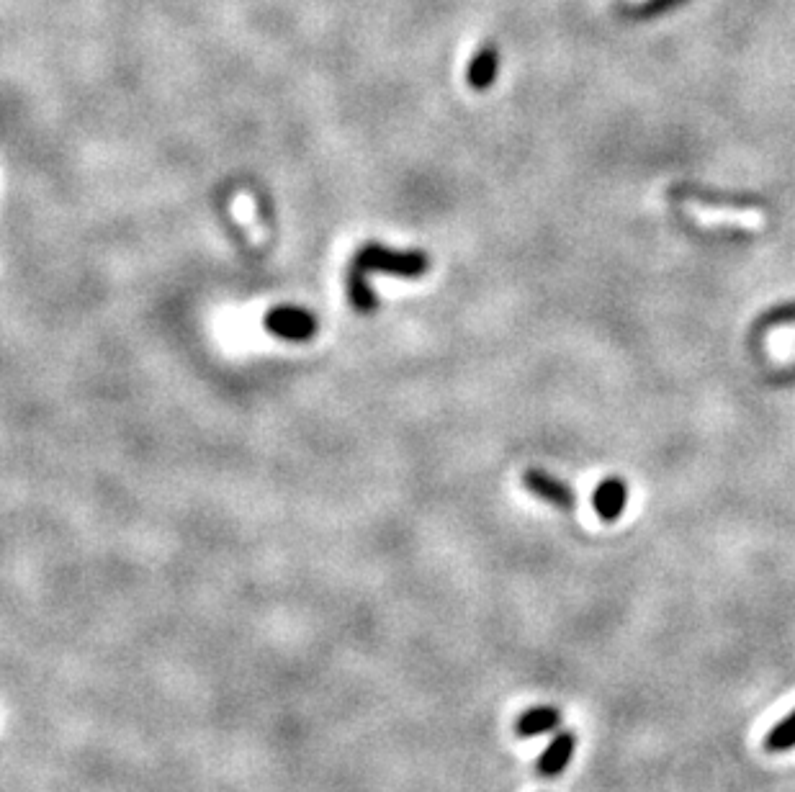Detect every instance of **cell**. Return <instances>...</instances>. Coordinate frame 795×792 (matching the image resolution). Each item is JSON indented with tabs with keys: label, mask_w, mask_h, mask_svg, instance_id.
Masks as SVG:
<instances>
[{
	"label": "cell",
	"mask_w": 795,
	"mask_h": 792,
	"mask_svg": "<svg viewBox=\"0 0 795 792\" xmlns=\"http://www.w3.org/2000/svg\"><path fill=\"white\" fill-rule=\"evenodd\" d=\"M353 265L366 270V273L379 270V273H389V276H399V278H420L428 273L430 258L420 250L399 252L392 250V247L379 245V242H366V245L356 252Z\"/></svg>",
	"instance_id": "obj_1"
},
{
	"label": "cell",
	"mask_w": 795,
	"mask_h": 792,
	"mask_svg": "<svg viewBox=\"0 0 795 792\" xmlns=\"http://www.w3.org/2000/svg\"><path fill=\"white\" fill-rule=\"evenodd\" d=\"M263 327L271 332V335L281 337V340L307 342L317 335L320 322H317V317H314L309 309H304V306L281 304L273 306L271 312L265 314Z\"/></svg>",
	"instance_id": "obj_2"
},
{
	"label": "cell",
	"mask_w": 795,
	"mask_h": 792,
	"mask_svg": "<svg viewBox=\"0 0 795 792\" xmlns=\"http://www.w3.org/2000/svg\"><path fill=\"white\" fill-rule=\"evenodd\" d=\"M685 211L703 227H739L749 232H759L765 227V214L757 209H734V206H708L698 201H687Z\"/></svg>",
	"instance_id": "obj_3"
},
{
	"label": "cell",
	"mask_w": 795,
	"mask_h": 792,
	"mask_svg": "<svg viewBox=\"0 0 795 792\" xmlns=\"http://www.w3.org/2000/svg\"><path fill=\"white\" fill-rule=\"evenodd\" d=\"M523 481L530 492L536 494V497L546 499L549 504H556L561 510H572L574 507V492L564 481L556 479V476L546 474V471H538V468H530V471H525Z\"/></svg>",
	"instance_id": "obj_4"
},
{
	"label": "cell",
	"mask_w": 795,
	"mask_h": 792,
	"mask_svg": "<svg viewBox=\"0 0 795 792\" xmlns=\"http://www.w3.org/2000/svg\"><path fill=\"white\" fill-rule=\"evenodd\" d=\"M574 746H577V738L574 733H559V736L546 746V751L538 759V772L546 774V777H556L567 769L569 759L574 754Z\"/></svg>",
	"instance_id": "obj_5"
},
{
	"label": "cell",
	"mask_w": 795,
	"mask_h": 792,
	"mask_svg": "<svg viewBox=\"0 0 795 792\" xmlns=\"http://www.w3.org/2000/svg\"><path fill=\"white\" fill-rule=\"evenodd\" d=\"M497 72H500V54L489 44L482 52L474 54V60L466 70V83L474 90H489V85L497 80Z\"/></svg>",
	"instance_id": "obj_6"
},
{
	"label": "cell",
	"mask_w": 795,
	"mask_h": 792,
	"mask_svg": "<svg viewBox=\"0 0 795 792\" xmlns=\"http://www.w3.org/2000/svg\"><path fill=\"white\" fill-rule=\"evenodd\" d=\"M559 723H561V713L556 708H533L528 710V713L520 715L515 731H518V736L530 738L554 731Z\"/></svg>",
	"instance_id": "obj_7"
},
{
	"label": "cell",
	"mask_w": 795,
	"mask_h": 792,
	"mask_svg": "<svg viewBox=\"0 0 795 792\" xmlns=\"http://www.w3.org/2000/svg\"><path fill=\"white\" fill-rule=\"evenodd\" d=\"M626 507V486L621 481H605L597 486L595 510L603 520H615Z\"/></svg>",
	"instance_id": "obj_8"
},
{
	"label": "cell",
	"mask_w": 795,
	"mask_h": 792,
	"mask_svg": "<svg viewBox=\"0 0 795 792\" xmlns=\"http://www.w3.org/2000/svg\"><path fill=\"white\" fill-rule=\"evenodd\" d=\"M368 276H371V273L356 268V265H353L348 273V296L361 314L374 312L376 304H379V301H376V294L371 291V281H368Z\"/></svg>",
	"instance_id": "obj_9"
},
{
	"label": "cell",
	"mask_w": 795,
	"mask_h": 792,
	"mask_svg": "<svg viewBox=\"0 0 795 792\" xmlns=\"http://www.w3.org/2000/svg\"><path fill=\"white\" fill-rule=\"evenodd\" d=\"M767 348H770V355L777 363L795 360V324L772 327L770 335H767Z\"/></svg>",
	"instance_id": "obj_10"
},
{
	"label": "cell",
	"mask_w": 795,
	"mask_h": 792,
	"mask_svg": "<svg viewBox=\"0 0 795 792\" xmlns=\"http://www.w3.org/2000/svg\"><path fill=\"white\" fill-rule=\"evenodd\" d=\"M767 751H788L795 746V710L785 720H780L765 738Z\"/></svg>",
	"instance_id": "obj_11"
}]
</instances>
